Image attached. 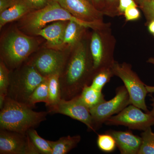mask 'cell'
Returning a JSON list of instances; mask_svg holds the SVG:
<instances>
[{"label":"cell","instance_id":"6da1fadb","mask_svg":"<svg viewBox=\"0 0 154 154\" xmlns=\"http://www.w3.org/2000/svg\"><path fill=\"white\" fill-rule=\"evenodd\" d=\"M60 76L61 99L70 100L79 96L91 85L95 71L90 50L85 42L76 45Z\"/></svg>","mask_w":154,"mask_h":154},{"label":"cell","instance_id":"7a4b0ae2","mask_svg":"<svg viewBox=\"0 0 154 154\" xmlns=\"http://www.w3.org/2000/svg\"><path fill=\"white\" fill-rule=\"evenodd\" d=\"M69 21H75L86 28L94 30L102 29L107 26L102 22H88L78 19L54 1L43 8L31 11L22 17L20 26L26 33L35 35L48 23Z\"/></svg>","mask_w":154,"mask_h":154},{"label":"cell","instance_id":"3957f363","mask_svg":"<svg viewBox=\"0 0 154 154\" xmlns=\"http://www.w3.org/2000/svg\"><path fill=\"white\" fill-rule=\"evenodd\" d=\"M48 111L36 112L26 104L7 97L0 112V129L27 133L46 119Z\"/></svg>","mask_w":154,"mask_h":154},{"label":"cell","instance_id":"277c9868","mask_svg":"<svg viewBox=\"0 0 154 154\" xmlns=\"http://www.w3.org/2000/svg\"><path fill=\"white\" fill-rule=\"evenodd\" d=\"M2 46V60L8 69H16L34 51L37 44L33 37L14 30L7 34Z\"/></svg>","mask_w":154,"mask_h":154},{"label":"cell","instance_id":"5b68a950","mask_svg":"<svg viewBox=\"0 0 154 154\" xmlns=\"http://www.w3.org/2000/svg\"><path fill=\"white\" fill-rule=\"evenodd\" d=\"M16 69L13 74H10L7 97L26 104L34 90L47 77L43 76L28 62L20 69Z\"/></svg>","mask_w":154,"mask_h":154},{"label":"cell","instance_id":"8992f818","mask_svg":"<svg viewBox=\"0 0 154 154\" xmlns=\"http://www.w3.org/2000/svg\"><path fill=\"white\" fill-rule=\"evenodd\" d=\"M111 68L114 75L120 78L124 83L129 95L130 104L144 112H148L146 103V96L148 92L146 85L132 70L131 66L125 63H119L115 61Z\"/></svg>","mask_w":154,"mask_h":154},{"label":"cell","instance_id":"52a82bcc","mask_svg":"<svg viewBox=\"0 0 154 154\" xmlns=\"http://www.w3.org/2000/svg\"><path fill=\"white\" fill-rule=\"evenodd\" d=\"M130 105L129 96L125 86L116 88V95L113 99L105 101L90 109L96 131L104 124L106 120L118 114Z\"/></svg>","mask_w":154,"mask_h":154},{"label":"cell","instance_id":"ba28073f","mask_svg":"<svg viewBox=\"0 0 154 154\" xmlns=\"http://www.w3.org/2000/svg\"><path fill=\"white\" fill-rule=\"evenodd\" d=\"M130 104L117 115L108 119L104 124L108 126L122 125L129 129L143 131L154 125V116Z\"/></svg>","mask_w":154,"mask_h":154},{"label":"cell","instance_id":"9c48e42d","mask_svg":"<svg viewBox=\"0 0 154 154\" xmlns=\"http://www.w3.org/2000/svg\"><path fill=\"white\" fill-rule=\"evenodd\" d=\"M107 27L102 29L94 30L91 35L90 50L93 59L95 73L103 68L111 67L115 60H113V51L108 46L110 38Z\"/></svg>","mask_w":154,"mask_h":154},{"label":"cell","instance_id":"30bf717a","mask_svg":"<svg viewBox=\"0 0 154 154\" xmlns=\"http://www.w3.org/2000/svg\"><path fill=\"white\" fill-rule=\"evenodd\" d=\"M0 154H39L28 133L0 129Z\"/></svg>","mask_w":154,"mask_h":154},{"label":"cell","instance_id":"8fae6325","mask_svg":"<svg viewBox=\"0 0 154 154\" xmlns=\"http://www.w3.org/2000/svg\"><path fill=\"white\" fill-rule=\"evenodd\" d=\"M66 54L60 50H45L28 62L43 76L47 77L62 71L67 60Z\"/></svg>","mask_w":154,"mask_h":154},{"label":"cell","instance_id":"7c38bea8","mask_svg":"<svg viewBox=\"0 0 154 154\" xmlns=\"http://www.w3.org/2000/svg\"><path fill=\"white\" fill-rule=\"evenodd\" d=\"M48 111L51 114L59 113L68 116L85 125L89 131H96L90 109L81 101L79 95L70 100L61 99Z\"/></svg>","mask_w":154,"mask_h":154},{"label":"cell","instance_id":"4fadbf2b","mask_svg":"<svg viewBox=\"0 0 154 154\" xmlns=\"http://www.w3.org/2000/svg\"><path fill=\"white\" fill-rule=\"evenodd\" d=\"M73 16L88 22H102V11L97 10L88 0H54Z\"/></svg>","mask_w":154,"mask_h":154},{"label":"cell","instance_id":"5bb4252c","mask_svg":"<svg viewBox=\"0 0 154 154\" xmlns=\"http://www.w3.org/2000/svg\"><path fill=\"white\" fill-rule=\"evenodd\" d=\"M111 135L121 154H138L142 143L141 137L134 134L131 131L109 130L105 132Z\"/></svg>","mask_w":154,"mask_h":154},{"label":"cell","instance_id":"9a60e30c","mask_svg":"<svg viewBox=\"0 0 154 154\" xmlns=\"http://www.w3.org/2000/svg\"><path fill=\"white\" fill-rule=\"evenodd\" d=\"M68 21H58L38 30L35 35L46 39L49 48H60L62 46L65 31Z\"/></svg>","mask_w":154,"mask_h":154},{"label":"cell","instance_id":"2e32d148","mask_svg":"<svg viewBox=\"0 0 154 154\" xmlns=\"http://www.w3.org/2000/svg\"><path fill=\"white\" fill-rule=\"evenodd\" d=\"M33 10L25 0H19L16 4L0 13V28L7 23L22 18Z\"/></svg>","mask_w":154,"mask_h":154},{"label":"cell","instance_id":"e0dca14e","mask_svg":"<svg viewBox=\"0 0 154 154\" xmlns=\"http://www.w3.org/2000/svg\"><path fill=\"white\" fill-rule=\"evenodd\" d=\"M86 28H87L75 21H68L65 31L62 47L64 45L69 47H74L81 41Z\"/></svg>","mask_w":154,"mask_h":154},{"label":"cell","instance_id":"ac0fdd59","mask_svg":"<svg viewBox=\"0 0 154 154\" xmlns=\"http://www.w3.org/2000/svg\"><path fill=\"white\" fill-rule=\"evenodd\" d=\"M81 139V136L76 135L63 137L55 141H48L52 149V154H66L77 146Z\"/></svg>","mask_w":154,"mask_h":154},{"label":"cell","instance_id":"d6986e66","mask_svg":"<svg viewBox=\"0 0 154 154\" xmlns=\"http://www.w3.org/2000/svg\"><path fill=\"white\" fill-rule=\"evenodd\" d=\"M60 76V73L57 72L48 77V99L47 103L45 104L48 110L57 105L62 99Z\"/></svg>","mask_w":154,"mask_h":154},{"label":"cell","instance_id":"ffe728a7","mask_svg":"<svg viewBox=\"0 0 154 154\" xmlns=\"http://www.w3.org/2000/svg\"><path fill=\"white\" fill-rule=\"evenodd\" d=\"M79 97L81 101L89 109L106 101L102 91L94 89L90 85L84 87Z\"/></svg>","mask_w":154,"mask_h":154},{"label":"cell","instance_id":"44dd1931","mask_svg":"<svg viewBox=\"0 0 154 154\" xmlns=\"http://www.w3.org/2000/svg\"><path fill=\"white\" fill-rule=\"evenodd\" d=\"M48 77L34 90L28 98L26 105L32 108L36 107V103L44 102L46 104L48 95Z\"/></svg>","mask_w":154,"mask_h":154},{"label":"cell","instance_id":"7402d4cb","mask_svg":"<svg viewBox=\"0 0 154 154\" xmlns=\"http://www.w3.org/2000/svg\"><path fill=\"white\" fill-rule=\"evenodd\" d=\"M114 75L111 67L103 68L95 73L90 85L94 89L102 91L104 86Z\"/></svg>","mask_w":154,"mask_h":154},{"label":"cell","instance_id":"603a6c76","mask_svg":"<svg viewBox=\"0 0 154 154\" xmlns=\"http://www.w3.org/2000/svg\"><path fill=\"white\" fill-rule=\"evenodd\" d=\"M28 134L39 154H52V149L49 141L41 137L36 130L34 128L29 130Z\"/></svg>","mask_w":154,"mask_h":154},{"label":"cell","instance_id":"cb8c5ba5","mask_svg":"<svg viewBox=\"0 0 154 154\" xmlns=\"http://www.w3.org/2000/svg\"><path fill=\"white\" fill-rule=\"evenodd\" d=\"M142 143L138 154H154V132L151 127L141 134Z\"/></svg>","mask_w":154,"mask_h":154},{"label":"cell","instance_id":"d4e9b609","mask_svg":"<svg viewBox=\"0 0 154 154\" xmlns=\"http://www.w3.org/2000/svg\"><path fill=\"white\" fill-rule=\"evenodd\" d=\"M97 144L99 149L105 153L112 152L117 147L114 138L106 132L98 135Z\"/></svg>","mask_w":154,"mask_h":154},{"label":"cell","instance_id":"484cf974","mask_svg":"<svg viewBox=\"0 0 154 154\" xmlns=\"http://www.w3.org/2000/svg\"><path fill=\"white\" fill-rule=\"evenodd\" d=\"M10 73L8 68L3 61L0 62V96L7 97L10 84Z\"/></svg>","mask_w":154,"mask_h":154},{"label":"cell","instance_id":"4316f807","mask_svg":"<svg viewBox=\"0 0 154 154\" xmlns=\"http://www.w3.org/2000/svg\"><path fill=\"white\" fill-rule=\"evenodd\" d=\"M141 8L148 21L154 19V2L152 0H144L140 4Z\"/></svg>","mask_w":154,"mask_h":154},{"label":"cell","instance_id":"83f0119b","mask_svg":"<svg viewBox=\"0 0 154 154\" xmlns=\"http://www.w3.org/2000/svg\"><path fill=\"white\" fill-rule=\"evenodd\" d=\"M105 11L104 14L110 16V17H114L119 15L118 5L117 3L119 2V0H105Z\"/></svg>","mask_w":154,"mask_h":154},{"label":"cell","instance_id":"f1b7e54d","mask_svg":"<svg viewBox=\"0 0 154 154\" xmlns=\"http://www.w3.org/2000/svg\"><path fill=\"white\" fill-rule=\"evenodd\" d=\"M125 17L126 21H134L137 20L140 17V13L137 6H132L128 7L125 11Z\"/></svg>","mask_w":154,"mask_h":154},{"label":"cell","instance_id":"f546056e","mask_svg":"<svg viewBox=\"0 0 154 154\" xmlns=\"http://www.w3.org/2000/svg\"><path fill=\"white\" fill-rule=\"evenodd\" d=\"M33 11L39 10L47 6L54 0H25Z\"/></svg>","mask_w":154,"mask_h":154},{"label":"cell","instance_id":"4dcf8cb0","mask_svg":"<svg viewBox=\"0 0 154 154\" xmlns=\"http://www.w3.org/2000/svg\"><path fill=\"white\" fill-rule=\"evenodd\" d=\"M132 6H137L134 0H119L118 9L119 15H124L125 10Z\"/></svg>","mask_w":154,"mask_h":154},{"label":"cell","instance_id":"1f68e13d","mask_svg":"<svg viewBox=\"0 0 154 154\" xmlns=\"http://www.w3.org/2000/svg\"><path fill=\"white\" fill-rule=\"evenodd\" d=\"M19 0H0V13L16 4Z\"/></svg>","mask_w":154,"mask_h":154},{"label":"cell","instance_id":"d6a6232c","mask_svg":"<svg viewBox=\"0 0 154 154\" xmlns=\"http://www.w3.org/2000/svg\"><path fill=\"white\" fill-rule=\"evenodd\" d=\"M97 10L104 13L105 9V0H88Z\"/></svg>","mask_w":154,"mask_h":154},{"label":"cell","instance_id":"836d02e7","mask_svg":"<svg viewBox=\"0 0 154 154\" xmlns=\"http://www.w3.org/2000/svg\"><path fill=\"white\" fill-rule=\"evenodd\" d=\"M148 29L149 32L153 35L154 34V19L149 21Z\"/></svg>","mask_w":154,"mask_h":154},{"label":"cell","instance_id":"e575fe53","mask_svg":"<svg viewBox=\"0 0 154 154\" xmlns=\"http://www.w3.org/2000/svg\"><path fill=\"white\" fill-rule=\"evenodd\" d=\"M151 101H152L151 106L152 107V109L150 111H149L147 113H149L151 115L154 116V97L153 96H151Z\"/></svg>","mask_w":154,"mask_h":154},{"label":"cell","instance_id":"d590c367","mask_svg":"<svg viewBox=\"0 0 154 154\" xmlns=\"http://www.w3.org/2000/svg\"><path fill=\"white\" fill-rule=\"evenodd\" d=\"M146 87L148 93H154V86H150L146 85Z\"/></svg>","mask_w":154,"mask_h":154},{"label":"cell","instance_id":"8d00e7d4","mask_svg":"<svg viewBox=\"0 0 154 154\" xmlns=\"http://www.w3.org/2000/svg\"><path fill=\"white\" fill-rule=\"evenodd\" d=\"M147 62L154 65V57L149 58L147 61Z\"/></svg>","mask_w":154,"mask_h":154},{"label":"cell","instance_id":"74e56055","mask_svg":"<svg viewBox=\"0 0 154 154\" xmlns=\"http://www.w3.org/2000/svg\"><path fill=\"white\" fill-rule=\"evenodd\" d=\"M136 1L140 5L141 3L143 2L144 0H136Z\"/></svg>","mask_w":154,"mask_h":154},{"label":"cell","instance_id":"f35d334b","mask_svg":"<svg viewBox=\"0 0 154 154\" xmlns=\"http://www.w3.org/2000/svg\"><path fill=\"white\" fill-rule=\"evenodd\" d=\"M152 1H154V0H152Z\"/></svg>","mask_w":154,"mask_h":154},{"label":"cell","instance_id":"ab89813d","mask_svg":"<svg viewBox=\"0 0 154 154\" xmlns=\"http://www.w3.org/2000/svg\"><path fill=\"white\" fill-rule=\"evenodd\" d=\"M153 36H154V35H153Z\"/></svg>","mask_w":154,"mask_h":154},{"label":"cell","instance_id":"60d3db41","mask_svg":"<svg viewBox=\"0 0 154 154\" xmlns=\"http://www.w3.org/2000/svg\"></svg>","mask_w":154,"mask_h":154}]
</instances>
